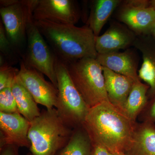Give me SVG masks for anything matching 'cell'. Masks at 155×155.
<instances>
[{"label":"cell","instance_id":"20","mask_svg":"<svg viewBox=\"0 0 155 155\" xmlns=\"http://www.w3.org/2000/svg\"><path fill=\"white\" fill-rule=\"evenodd\" d=\"M92 143L82 125L74 128L67 144L55 155H91Z\"/></svg>","mask_w":155,"mask_h":155},{"label":"cell","instance_id":"25","mask_svg":"<svg viewBox=\"0 0 155 155\" xmlns=\"http://www.w3.org/2000/svg\"><path fill=\"white\" fill-rule=\"evenodd\" d=\"M91 155H114L113 153L101 145L92 143Z\"/></svg>","mask_w":155,"mask_h":155},{"label":"cell","instance_id":"1","mask_svg":"<svg viewBox=\"0 0 155 155\" xmlns=\"http://www.w3.org/2000/svg\"><path fill=\"white\" fill-rule=\"evenodd\" d=\"M82 126L92 143L111 153H125L132 141L137 125L109 101L90 108Z\"/></svg>","mask_w":155,"mask_h":155},{"label":"cell","instance_id":"17","mask_svg":"<svg viewBox=\"0 0 155 155\" xmlns=\"http://www.w3.org/2000/svg\"><path fill=\"white\" fill-rule=\"evenodd\" d=\"M122 0H95L93 1L87 25L92 31L95 36L100 32L108 19L115 12Z\"/></svg>","mask_w":155,"mask_h":155},{"label":"cell","instance_id":"9","mask_svg":"<svg viewBox=\"0 0 155 155\" xmlns=\"http://www.w3.org/2000/svg\"><path fill=\"white\" fill-rule=\"evenodd\" d=\"M17 78L37 104L45 106L46 109L56 107L58 89L51 81L46 80L42 73L27 67L21 61Z\"/></svg>","mask_w":155,"mask_h":155},{"label":"cell","instance_id":"4","mask_svg":"<svg viewBox=\"0 0 155 155\" xmlns=\"http://www.w3.org/2000/svg\"><path fill=\"white\" fill-rule=\"evenodd\" d=\"M66 64L72 82L89 108L109 101L103 67L96 59L84 58Z\"/></svg>","mask_w":155,"mask_h":155},{"label":"cell","instance_id":"13","mask_svg":"<svg viewBox=\"0 0 155 155\" xmlns=\"http://www.w3.org/2000/svg\"><path fill=\"white\" fill-rule=\"evenodd\" d=\"M96 59L103 67L130 78L134 81L140 80L138 74V56L132 49L122 52L98 54Z\"/></svg>","mask_w":155,"mask_h":155},{"label":"cell","instance_id":"18","mask_svg":"<svg viewBox=\"0 0 155 155\" xmlns=\"http://www.w3.org/2000/svg\"><path fill=\"white\" fill-rule=\"evenodd\" d=\"M11 89L14 95L18 112L31 122L40 115L36 102L17 77L13 81Z\"/></svg>","mask_w":155,"mask_h":155},{"label":"cell","instance_id":"24","mask_svg":"<svg viewBox=\"0 0 155 155\" xmlns=\"http://www.w3.org/2000/svg\"><path fill=\"white\" fill-rule=\"evenodd\" d=\"M19 147L6 145L0 147V155H19Z\"/></svg>","mask_w":155,"mask_h":155},{"label":"cell","instance_id":"3","mask_svg":"<svg viewBox=\"0 0 155 155\" xmlns=\"http://www.w3.org/2000/svg\"><path fill=\"white\" fill-rule=\"evenodd\" d=\"M73 129L66 125L55 108L46 109L30 122L28 137L33 155H55L68 142Z\"/></svg>","mask_w":155,"mask_h":155},{"label":"cell","instance_id":"22","mask_svg":"<svg viewBox=\"0 0 155 155\" xmlns=\"http://www.w3.org/2000/svg\"><path fill=\"white\" fill-rule=\"evenodd\" d=\"M0 112L8 114L18 112L11 86L0 91Z\"/></svg>","mask_w":155,"mask_h":155},{"label":"cell","instance_id":"23","mask_svg":"<svg viewBox=\"0 0 155 155\" xmlns=\"http://www.w3.org/2000/svg\"><path fill=\"white\" fill-rule=\"evenodd\" d=\"M19 69L12 67V65L5 62L0 67V91L8 87L11 86L13 81L17 77Z\"/></svg>","mask_w":155,"mask_h":155},{"label":"cell","instance_id":"26","mask_svg":"<svg viewBox=\"0 0 155 155\" xmlns=\"http://www.w3.org/2000/svg\"><path fill=\"white\" fill-rule=\"evenodd\" d=\"M146 121L154 123L155 122V97L151 100V103L147 111Z\"/></svg>","mask_w":155,"mask_h":155},{"label":"cell","instance_id":"10","mask_svg":"<svg viewBox=\"0 0 155 155\" xmlns=\"http://www.w3.org/2000/svg\"><path fill=\"white\" fill-rule=\"evenodd\" d=\"M79 18L78 6L72 0H38L33 13L34 21L47 20L75 25Z\"/></svg>","mask_w":155,"mask_h":155},{"label":"cell","instance_id":"19","mask_svg":"<svg viewBox=\"0 0 155 155\" xmlns=\"http://www.w3.org/2000/svg\"><path fill=\"white\" fill-rule=\"evenodd\" d=\"M150 87L140 80L135 81L127 97L122 112L127 118L135 122L137 116L148 104Z\"/></svg>","mask_w":155,"mask_h":155},{"label":"cell","instance_id":"2","mask_svg":"<svg viewBox=\"0 0 155 155\" xmlns=\"http://www.w3.org/2000/svg\"><path fill=\"white\" fill-rule=\"evenodd\" d=\"M34 22L55 55L64 63L97 57L96 36L88 25L78 27L47 20Z\"/></svg>","mask_w":155,"mask_h":155},{"label":"cell","instance_id":"30","mask_svg":"<svg viewBox=\"0 0 155 155\" xmlns=\"http://www.w3.org/2000/svg\"><path fill=\"white\" fill-rule=\"evenodd\" d=\"M26 155H33V154H32L30 152H29V153H28V154H27Z\"/></svg>","mask_w":155,"mask_h":155},{"label":"cell","instance_id":"21","mask_svg":"<svg viewBox=\"0 0 155 155\" xmlns=\"http://www.w3.org/2000/svg\"><path fill=\"white\" fill-rule=\"evenodd\" d=\"M0 51L1 55L5 58V61L9 64V63L12 64L14 62H16L17 55H20L8 38L2 21L0 22Z\"/></svg>","mask_w":155,"mask_h":155},{"label":"cell","instance_id":"11","mask_svg":"<svg viewBox=\"0 0 155 155\" xmlns=\"http://www.w3.org/2000/svg\"><path fill=\"white\" fill-rule=\"evenodd\" d=\"M30 122L19 112H0V147L13 145L30 148L28 137Z\"/></svg>","mask_w":155,"mask_h":155},{"label":"cell","instance_id":"16","mask_svg":"<svg viewBox=\"0 0 155 155\" xmlns=\"http://www.w3.org/2000/svg\"><path fill=\"white\" fill-rule=\"evenodd\" d=\"M127 155H155V125L146 121L137 126Z\"/></svg>","mask_w":155,"mask_h":155},{"label":"cell","instance_id":"6","mask_svg":"<svg viewBox=\"0 0 155 155\" xmlns=\"http://www.w3.org/2000/svg\"><path fill=\"white\" fill-rule=\"evenodd\" d=\"M38 0H1L0 14L7 36L22 57L19 48L25 40Z\"/></svg>","mask_w":155,"mask_h":155},{"label":"cell","instance_id":"8","mask_svg":"<svg viewBox=\"0 0 155 155\" xmlns=\"http://www.w3.org/2000/svg\"><path fill=\"white\" fill-rule=\"evenodd\" d=\"M115 12L117 21L125 24L137 36L149 35L155 20V9L150 1H122Z\"/></svg>","mask_w":155,"mask_h":155},{"label":"cell","instance_id":"15","mask_svg":"<svg viewBox=\"0 0 155 155\" xmlns=\"http://www.w3.org/2000/svg\"><path fill=\"white\" fill-rule=\"evenodd\" d=\"M103 69L109 101L122 111L135 81L105 67H103Z\"/></svg>","mask_w":155,"mask_h":155},{"label":"cell","instance_id":"7","mask_svg":"<svg viewBox=\"0 0 155 155\" xmlns=\"http://www.w3.org/2000/svg\"><path fill=\"white\" fill-rule=\"evenodd\" d=\"M27 47L22 60L27 67L45 75L57 87L56 57L39 31L34 20L28 24L26 35Z\"/></svg>","mask_w":155,"mask_h":155},{"label":"cell","instance_id":"28","mask_svg":"<svg viewBox=\"0 0 155 155\" xmlns=\"http://www.w3.org/2000/svg\"><path fill=\"white\" fill-rule=\"evenodd\" d=\"M150 3L151 5L155 9V0H150Z\"/></svg>","mask_w":155,"mask_h":155},{"label":"cell","instance_id":"12","mask_svg":"<svg viewBox=\"0 0 155 155\" xmlns=\"http://www.w3.org/2000/svg\"><path fill=\"white\" fill-rule=\"evenodd\" d=\"M137 35L125 24L111 22L110 27L101 35L95 37V47L98 54L118 52L133 46Z\"/></svg>","mask_w":155,"mask_h":155},{"label":"cell","instance_id":"29","mask_svg":"<svg viewBox=\"0 0 155 155\" xmlns=\"http://www.w3.org/2000/svg\"><path fill=\"white\" fill-rule=\"evenodd\" d=\"M114 155H127L123 152H116L114 153Z\"/></svg>","mask_w":155,"mask_h":155},{"label":"cell","instance_id":"27","mask_svg":"<svg viewBox=\"0 0 155 155\" xmlns=\"http://www.w3.org/2000/svg\"><path fill=\"white\" fill-rule=\"evenodd\" d=\"M149 35L153 38L155 41V20L154 22L153 23L150 30Z\"/></svg>","mask_w":155,"mask_h":155},{"label":"cell","instance_id":"5","mask_svg":"<svg viewBox=\"0 0 155 155\" xmlns=\"http://www.w3.org/2000/svg\"><path fill=\"white\" fill-rule=\"evenodd\" d=\"M55 71L58 90L55 108L64 123L74 129L82 125L90 108L72 82L66 64L57 57Z\"/></svg>","mask_w":155,"mask_h":155},{"label":"cell","instance_id":"14","mask_svg":"<svg viewBox=\"0 0 155 155\" xmlns=\"http://www.w3.org/2000/svg\"><path fill=\"white\" fill-rule=\"evenodd\" d=\"M133 47L141 52L142 57L139 78L150 87L148 96L153 99L155 97V41L150 35H139Z\"/></svg>","mask_w":155,"mask_h":155}]
</instances>
